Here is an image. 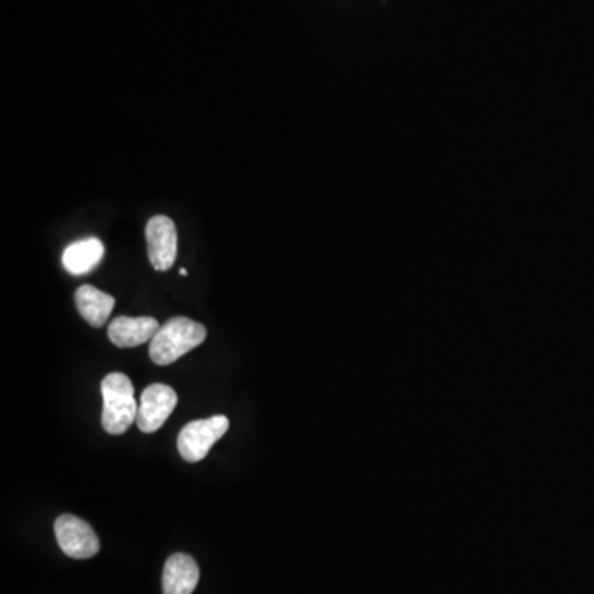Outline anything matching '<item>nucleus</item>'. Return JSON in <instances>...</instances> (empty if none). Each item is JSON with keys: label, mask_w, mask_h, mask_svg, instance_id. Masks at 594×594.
Wrapping results in <instances>:
<instances>
[{"label": "nucleus", "mask_w": 594, "mask_h": 594, "mask_svg": "<svg viewBox=\"0 0 594 594\" xmlns=\"http://www.w3.org/2000/svg\"><path fill=\"white\" fill-rule=\"evenodd\" d=\"M205 339H207V329L204 324L195 323L184 316L173 317L166 326L160 327L150 340V361L166 367L179 361L191 350L197 349Z\"/></svg>", "instance_id": "nucleus-1"}, {"label": "nucleus", "mask_w": 594, "mask_h": 594, "mask_svg": "<svg viewBox=\"0 0 594 594\" xmlns=\"http://www.w3.org/2000/svg\"><path fill=\"white\" fill-rule=\"evenodd\" d=\"M102 428L112 436L123 435L136 423L137 407L134 385L124 374H109L102 380Z\"/></svg>", "instance_id": "nucleus-2"}, {"label": "nucleus", "mask_w": 594, "mask_h": 594, "mask_svg": "<svg viewBox=\"0 0 594 594\" xmlns=\"http://www.w3.org/2000/svg\"><path fill=\"white\" fill-rule=\"evenodd\" d=\"M230 428V420L227 416H211L207 420L191 422L182 428L177 438V448L182 458L187 462H198L207 458L211 446L221 439V436Z\"/></svg>", "instance_id": "nucleus-3"}, {"label": "nucleus", "mask_w": 594, "mask_h": 594, "mask_svg": "<svg viewBox=\"0 0 594 594\" xmlns=\"http://www.w3.org/2000/svg\"><path fill=\"white\" fill-rule=\"evenodd\" d=\"M54 535L63 554L75 560H88L98 555L101 548L92 525L70 513L58 517L54 522Z\"/></svg>", "instance_id": "nucleus-4"}, {"label": "nucleus", "mask_w": 594, "mask_h": 594, "mask_svg": "<svg viewBox=\"0 0 594 594\" xmlns=\"http://www.w3.org/2000/svg\"><path fill=\"white\" fill-rule=\"evenodd\" d=\"M179 403L173 388L162 384H153L143 391L140 411H137L136 425L143 433H156L162 428L172 411Z\"/></svg>", "instance_id": "nucleus-5"}, {"label": "nucleus", "mask_w": 594, "mask_h": 594, "mask_svg": "<svg viewBox=\"0 0 594 594\" xmlns=\"http://www.w3.org/2000/svg\"><path fill=\"white\" fill-rule=\"evenodd\" d=\"M147 253L149 262L156 271H167L172 268L177 258L175 223L166 215H157L147 221Z\"/></svg>", "instance_id": "nucleus-6"}, {"label": "nucleus", "mask_w": 594, "mask_h": 594, "mask_svg": "<svg viewBox=\"0 0 594 594\" xmlns=\"http://www.w3.org/2000/svg\"><path fill=\"white\" fill-rule=\"evenodd\" d=\"M160 329L154 317H116L109 324L108 337L119 349H131L150 342Z\"/></svg>", "instance_id": "nucleus-7"}, {"label": "nucleus", "mask_w": 594, "mask_h": 594, "mask_svg": "<svg viewBox=\"0 0 594 594\" xmlns=\"http://www.w3.org/2000/svg\"><path fill=\"white\" fill-rule=\"evenodd\" d=\"M201 580L197 561L191 555L175 554L163 565V594H192Z\"/></svg>", "instance_id": "nucleus-8"}, {"label": "nucleus", "mask_w": 594, "mask_h": 594, "mask_svg": "<svg viewBox=\"0 0 594 594\" xmlns=\"http://www.w3.org/2000/svg\"><path fill=\"white\" fill-rule=\"evenodd\" d=\"M76 310L80 316L92 327L105 326L114 310V298L99 291L95 286L85 284L76 289L75 292Z\"/></svg>", "instance_id": "nucleus-9"}, {"label": "nucleus", "mask_w": 594, "mask_h": 594, "mask_svg": "<svg viewBox=\"0 0 594 594\" xmlns=\"http://www.w3.org/2000/svg\"><path fill=\"white\" fill-rule=\"evenodd\" d=\"M102 256H105V245L98 238H86V240L72 243L63 252L62 262L70 275L83 276L93 271L101 263Z\"/></svg>", "instance_id": "nucleus-10"}, {"label": "nucleus", "mask_w": 594, "mask_h": 594, "mask_svg": "<svg viewBox=\"0 0 594 594\" xmlns=\"http://www.w3.org/2000/svg\"><path fill=\"white\" fill-rule=\"evenodd\" d=\"M181 275H182V276H187V269L182 268V269H181Z\"/></svg>", "instance_id": "nucleus-11"}]
</instances>
